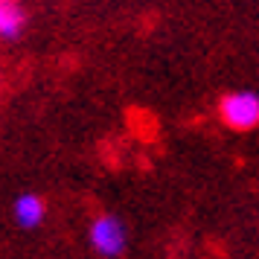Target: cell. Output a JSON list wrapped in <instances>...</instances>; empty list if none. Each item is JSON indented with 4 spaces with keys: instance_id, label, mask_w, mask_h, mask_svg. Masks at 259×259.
I'll return each mask as SVG.
<instances>
[{
    "instance_id": "obj_4",
    "label": "cell",
    "mask_w": 259,
    "mask_h": 259,
    "mask_svg": "<svg viewBox=\"0 0 259 259\" xmlns=\"http://www.w3.org/2000/svg\"><path fill=\"white\" fill-rule=\"evenodd\" d=\"M26 29V9L21 0H0V41H15Z\"/></svg>"
},
{
    "instance_id": "obj_2",
    "label": "cell",
    "mask_w": 259,
    "mask_h": 259,
    "mask_svg": "<svg viewBox=\"0 0 259 259\" xmlns=\"http://www.w3.org/2000/svg\"><path fill=\"white\" fill-rule=\"evenodd\" d=\"M88 242H91V247H94L99 256L117 259L128 247V230H125V224L119 222L117 215L102 212L88 227Z\"/></svg>"
},
{
    "instance_id": "obj_1",
    "label": "cell",
    "mask_w": 259,
    "mask_h": 259,
    "mask_svg": "<svg viewBox=\"0 0 259 259\" xmlns=\"http://www.w3.org/2000/svg\"><path fill=\"white\" fill-rule=\"evenodd\" d=\"M219 119L233 131H253L259 125V94L230 91L219 99Z\"/></svg>"
},
{
    "instance_id": "obj_3",
    "label": "cell",
    "mask_w": 259,
    "mask_h": 259,
    "mask_svg": "<svg viewBox=\"0 0 259 259\" xmlns=\"http://www.w3.org/2000/svg\"><path fill=\"white\" fill-rule=\"evenodd\" d=\"M12 219L18 222V227H24V230H35L41 227V222L47 219V204L41 195L35 192H24V195H18L12 204Z\"/></svg>"
}]
</instances>
